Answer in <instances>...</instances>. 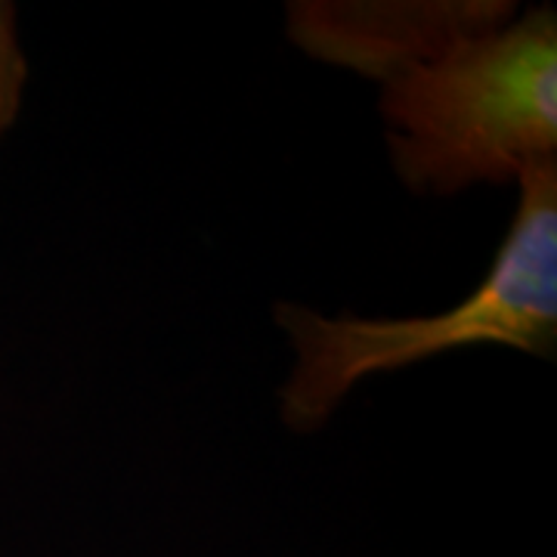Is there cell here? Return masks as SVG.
<instances>
[{"mask_svg": "<svg viewBox=\"0 0 557 557\" xmlns=\"http://www.w3.org/2000/svg\"><path fill=\"white\" fill-rule=\"evenodd\" d=\"M456 16L381 62L379 112L394 174L416 196L518 183L557 161V13L461 0Z\"/></svg>", "mask_w": 557, "mask_h": 557, "instance_id": "obj_1", "label": "cell"}, {"mask_svg": "<svg viewBox=\"0 0 557 557\" xmlns=\"http://www.w3.org/2000/svg\"><path fill=\"white\" fill-rule=\"evenodd\" d=\"M273 322L292 344V372L278 387V416L292 434H317L366 379L458 347H508L557 357V161L527 168L518 208L486 276L468 298L434 317L319 313L276 300Z\"/></svg>", "mask_w": 557, "mask_h": 557, "instance_id": "obj_2", "label": "cell"}, {"mask_svg": "<svg viewBox=\"0 0 557 557\" xmlns=\"http://www.w3.org/2000/svg\"><path fill=\"white\" fill-rule=\"evenodd\" d=\"M28 84V60L20 40L16 7L0 0V139L16 124Z\"/></svg>", "mask_w": 557, "mask_h": 557, "instance_id": "obj_3", "label": "cell"}]
</instances>
